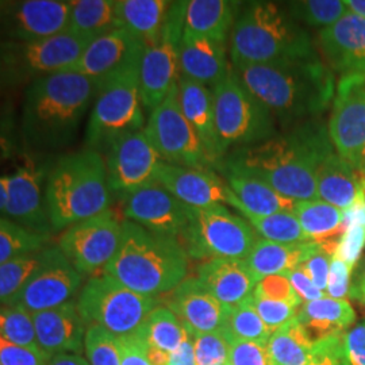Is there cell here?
<instances>
[{
    "mask_svg": "<svg viewBox=\"0 0 365 365\" xmlns=\"http://www.w3.org/2000/svg\"><path fill=\"white\" fill-rule=\"evenodd\" d=\"M148 357L152 365H168L170 361V353L164 352L150 345H148Z\"/></svg>",
    "mask_w": 365,
    "mask_h": 365,
    "instance_id": "be15d7a7",
    "label": "cell"
},
{
    "mask_svg": "<svg viewBox=\"0 0 365 365\" xmlns=\"http://www.w3.org/2000/svg\"><path fill=\"white\" fill-rule=\"evenodd\" d=\"M238 1L191 0L187 4L184 30L226 43L238 18Z\"/></svg>",
    "mask_w": 365,
    "mask_h": 365,
    "instance_id": "d6a6232c",
    "label": "cell"
},
{
    "mask_svg": "<svg viewBox=\"0 0 365 365\" xmlns=\"http://www.w3.org/2000/svg\"><path fill=\"white\" fill-rule=\"evenodd\" d=\"M84 352L91 365H120L117 337L102 327H87Z\"/></svg>",
    "mask_w": 365,
    "mask_h": 365,
    "instance_id": "f6af8a7d",
    "label": "cell"
},
{
    "mask_svg": "<svg viewBox=\"0 0 365 365\" xmlns=\"http://www.w3.org/2000/svg\"><path fill=\"white\" fill-rule=\"evenodd\" d=\"M230 364L232 365H274L268 352V345L259 342L230 339Z\"/></svg>",
    "mask_w": 365,
    "mask_h": 365,
    "instance_id": "681fc988",
    "label": "cell"
},
{
    "mask_svg": "<svg viewBox=\"0 0 365 365\" xmlns=\"http://www.w3.org/2000/svg\"><path fill=\"white\" fill-rule=\"evenodd\" d=\"M255 297L264 299L277 300L289 303L300 309L303 306V300L292 287L289 279L286 274H272L261 279L255 289Z\"/></svg>",
    "mask_w": 365,
    "mask_h": 365,
    "instance_id": "7dc6e473",
    "label": "cell"
},
{
    "mask_svg": "<svg viewBox=\"0 0 365 365\" xmlns=\"http://www.w3.org/2000/svg\"><path fill=\"white\" fill-rule=\"evenodd\" d=\"M144 129L163 161L188 168L212 170L203 145L182 113L178 84L149 114Z\"/></svg>",
    "mask_w": 365,
    "mask_h": 365,
    "instance_id": "4fadbf2b",
    "label": "cell"
},
{
    "mask_svg": "<svg viewBox=\"0 0 365 365\" xmlns=\"http://www.w3.org/2000/svg\"><path fill=\"white\" fill-rule=\"evenodd\" d=\"M252 297L230 309L226 329L237 339L268 345L269 339L272 337V333L262 322L260 315L253 304Z\"/></svg>",
    "mask_w": 365,
    "mask_h": 365,
    "instance_id": "7bdbcfd3",
    "label": "cell"
},
{
    "mask_svg": "<svg viewBox=\"0 0 365 365\" xmlns=\"http://www.w3.org/2000/svg\"><path fill=\"white\" fill-rule=\"evenodd\" d=\"M157 306L156 298L137 294L107 274L92 276L78 299L87 327H102L115 337L135 333Z\"/></svg>",
    "mask_w": 365,
    "mask_h": 365,
    "instance_id": "30bf717a",
    "label": "cell"
},
{
    "mask_svg": "<svg viewBox=\"0 0 365 365\" xmlns=\"http://www.w3.org/2000/svg\"><path fill=\"white\" fill-rule=\"evenodd\" d=\"M0 329L1 339L10 344L22 348L41 349L33 314L25 309L19 306H1Z\"/></svg>",
    "mask_w": 365,
    "mask_h": 365,
    "instance_id": "ee69618b",
    "label": "cell"
},
{
    "mask_svg": "<svg viewBox=\"0 0 365 365\" xmlns=\"http://www.w3.org/2000/svg\"><path fill=\"white\" fill-rule=\"evenodd\" d=\"M284 274L289 279L292 287L297 291L300 299L303 300L304 303L322 299V298L327 297L325 292H322L319 288L314 284L313 279L310 277V274H307V271L304 269L303 265H299L298 268H295V269H292V271H289V272Z\"/></svg>",
    "mask_w": 365,
    "mask_h": 365,
    "instance_id": "6f0895ef",
    "label": "cell"
},
{
    "mask_svg": "<svg viewBox=\"0 0 365 365\" xmlns=\"http://www.w3.org/2000/svg\"><path fill=\"white\" fill-rule=\"evenodd\" d=\"M48 365H91L86 359H83L78 354L71 353H60L52 356Z\"/></svg>",
    "mask_w": 365,
    "mask_h": 365,
    "instance_id": "94428289",
    "label": "cell"
},
{
    "mask_svg": "<svg viewBox=\"0 0 365 365\" xmlns=\"http://www.w3.org/2000/svg\"><path fill=\"white\" fill-rule=\"evenodd\" d=\"M238 78L282 126L319 117L336 96L334 72L319 58L235 68Z\"/></svg>",
    "mask_w": 365,
    "mask_h": 365,
    "instance_id": "7a4b0ae2",
    "label": "cell"
},
{
    "mask_svg": "<svg viewBox=\"0 0 365 365\" xmlns=\"http://www.w3.org/2000/svg\"><path fill=\"white\" fill-rule=\"evenodd\" d=\"M185 206L163 185L153 182L123 199V214L126 221L153 235L180 241L188 222Z\"/></svg>",
    "mask_w": 365,
    "mask_h": 365,
    "instance_id": "ffe728a7",
    "label": "cell"
},
{
    "mask_svg": "<svg viewBox=\"0 0 365 365\" xmlns=\"http://www.w3.org/2000/svg\"><path fill=\"white\" fill-rule=\"evenodd\" d=\"M178 86L184 115L196 131L211 167L220 168L225 160V153L222 152L215 128L212 90L182 75L179 78Z\"/></svg>",
    "mask_w": 365,
    "mask_h": 365,
    "instance_id": "484cf974",
    "label": "cell"
},
{
    "mask_svg": "<svg viewBox=\"0 0 365 365\" xmlns=\"http://www.w3.org/2000/svg\"><path fill=\"white\" fill-rule=\"evenodd\" d=\"M173 1L167 0H115L120 26L145 45L160 36Z\"/></svg>",
    "mask_w": 365,
    "mask_h": 365,
    "instance_id": "e575fe53",
    "label": "cell"
},
{
    "mask_svg": "<svg viewBox=\"0 0 365 365\" xmlns=\"http://www.w3.org/2000/svg\"><path fill=\"white\" fill-rule=\"evenodd\" d=\"M230 339L232 333L226 327L194 336L196 365L230 364Z\"/></svg>",
    "mask_w": 365,
    "mask_h": 365,
    "instance_id": "bcb514c9",
    "label": "cell"
},
{
    "mask_svg": "<svg viewBox=\"0 0 365 365\" xmlns=\"http://www.w3.org/2000/svg\"><path fill=\"white\" fill-rule=\"evenodd\" d=\"M288 13L300 25L327 29L349 13L345 0H300L287 3Z\"/></svg>",
    "mask_w": 365,
    "mask_h": 365,
    "instance_id": "b9f144b4",
    "label": "cell"
},
{
    "mask_svg": "<svg viewBox=\"0 0 365 365\" xmlns=\"http://www.w3.org/2000/svg\"><path fill=\"white\" fill-rule=\"evenodd\" d=\"M226 365H232V364H226Z\"/></svg>",
    "mask_w": 365,
    "mask_h": 365,
    "instance_id": "03108f58",
    "label": "cell"
},
{
    "mask_svg": "<svg viewBox=\"0 0 365 365\" xmlns=\"http://www.w3.org/2000/svg\"><path fill=\"white\" fill-rule=\"evenodd\" d=\"M188 1H173L160 36L145 45L140 71L144 110L150 114L180 78V43Z\"/></svg>",
    "mask_w": 365,
    "mask_h": 365,
    "instance_id": "7c38bea8",
    "label": "cell"
},
{
    "mask_svg": "<svg viewBox=\"0 0 365 365\" xmlns=\"http://www.w3.org/2000/svg\"><path fill=\"white\" fill-rule=\"evenodd\" d=\"M313 348V339L297 317L276 330L268 342L274 365H310Z\"/></svg>",
    "mask_w": 365,
    "mask_h": 365,
    "instance_id": "8d00e7d4",
    "label": "cell"
},
{
    "mask_svg": "<svg viewBox=\"0 0 365 365\" xmlns=\"http://www.w3.org/2000/svg\"><path fill=\"white\" fill-rule=\"evenodd\" d=\"M252 225L261 238L280 244L312 242L304 233L299 220L292 211L277 212L271 215H255L247 211L240 212Z\"/></svg>",
    "mask_w": 365,
    "mask_h": 365,
    "instance_id": "f35d334b",
    "label": "cell"
},
{
    "mask_svg": "<svg viewBox=\"0 0 365 365\" xmlns=\"http://www.w3.org/2000/svg\"><path fill=\"white\" fill-rule=\"evenodd\" d=\"M229 54L235 68L319 58L309 31L272 1H252L240 13Z\"/></svg>",
    "mask_w": 365,
    "mask_h": 365,
    "instance_id": "277c9868",
    "label": "cell"
},
{
    "mask_svg": "<svg viewBox=\"0 0 365 365\" xmlns=\"http://www.w3.org/2000/svg\"><path fill=\"white\" fill-rule=\"evenodd\" d=\"M144 49L143 41L131 36L125 29H118L92 41L78 63L68 72L101 81Z\"/></svg>",
    "mask_w": 365,
    "mask_h": 365,
    "instance_id": "4316f807",
    "label": "cell"
},
{
    "mask_svg": "<svg viewBox=\"0 0 365 365\" xmlns=\"http://www.w3.org/2000/svg\"><path fill=\"white\" fill-rule=\"evenodd\" d=\"M297 318L315 342L329 336L346 333L356 322V313L349 300L325 297L303 303Z\"/></svg>",
    "mask_w": 365,
    "mask_h": 365,
    "instance_id": "836d02e7",
    "label": "cell"
},
{
    "mask_svg": "<svg viewBox=\"0 0 365 365\" xmlns=\"http://www.w3.org/2000/svg\"><path fill=\"white\" fill-rule=\"evenodd\" d=\"M333 146L327 125L310 119L289 134L235 149L222 164L247 172L295 202L315 200L317 168Z\"/></svg>",
    "mask_w": 365,
    "mask_h": 365,
    "instance_id": "6da1fadb",
    "label": "cell"
},
{
    "mask_svg": "<svg viewBox=\"0 0 365 365\" xmlns=\"http://www.w3.org/2000/svg\"><path fill=\"white\" fill-rule=\"evenodd\" d=\"M233 71L227 58L226 43L184 30L180 43V75L214 90Z\"/></svg>",
    "mask_w": 365,
    "mask_h": 365,
    "instance_id": "d4e9b609",
    "label": "cell"
},
{
    "mask_svg": "<svg viewBox=\"0 0 365 365\" xmlns=\"http://www.w3.org/2000/svg\"><path fill=\"white\" fill-rule=\"evenodd\" d=\"M157 182L191 207H211L215 205L233 206L235 195L227 182H222L212 170L188 168L161 161Z\"/></svg>",
    "mask_w": 365,
    "mask_h": 365,
    "instance_id": "44dd1931",
    "label": "cell"
},
{
    "mask_svg": "<svg viewBox=\"0 0 365 365\" xmlns=\"http://www.w3.org/2000/svg\"><path fill=\"white\" fill-rule=\"evenodd\" d=\"M188 259L179 240L153 235L134 222L123 221L119 248L105 274L137 294L157 298L187 279Z\"/></svg>",
    "mask_w": 365,
    "mask_h": 365,
    "instance_id": "5b68a950",
    "label": "cell"
},
{
    "mask_svg": "<svg viewBox=\"0 0 365 365\" xmlns=\"http://www.w3.org/2000/svg\"><path fill=\"white\" fill-rule=\"evenodd\" d=\"M196 279L215 299L229 309L250 298L259 283L245 260L238 259L205 261L196 269Z\"/></svg>",
    "mask_w": 365,
    "mask_h": 365,
    "instance_id": "83f0119b",
    "label": "cell"
},
{
    "mask_svg": "<svg viewBox=\"0 0 365 365\" xmlns=\"http://www.w3.org/2000/svg\"><path fill=\"white\" fill-rule=\"evenodd\" d=\"M45 250L25 255L0 264V299L1 306L9 304L14 297L26 286L38 271L45 259Z\"/></svg>",
    "mask_w": 365,
    "mask_h": 365,
    "instance_id": "60d3db41",
    "label": "cell"
},
{
    "mask_svg": "<svg viewBox=\"0 0 365 365\" xmlns=\"http://www.w3.org/2000/svg\"><path fill=\"white\" fill-rule=\"evenodd\" d=\"M167 306L194 336L225 329L230 309L215 299L196 277H188L168 292Z\"/></svg>",
    "mask_w": 365,
    "mask_h": 365,
    "instance_id": "7402d4cb",
    "label": "cell"
},
{
    "mask_svg": "<svg viewBox=\"0 0 365 365\" xmlns=\"http://www.w3.org/2000/svg\"><path fill=\"white\" fill-rule=\"evenodd\" d=\"M327 129L339 156L365 179V73L339 78Z\"/></svg>",
    "mask_w": 365,
    "mask_h": 365,
    "instance_id": "5bb4252c",
    "label": "cell"
},
{
    "mask_svg": "<svg viewBox=\"0 0 365 365\" xmlns=\"http://www.w3.org/2000/svg\"><path fill=\"white\" fill-rule=\"evenodd\" d=\"M52 235H38L15 222L1 217L0 220V264L16 257L43 250Z\"/></svg>",
    "mask_w": 365,
    "mask_h": 365,
    "instance_id": "ab89813d",
    "label": "cell"
},
{
    "mask_svg": "<svg viewBox=\"0 0 365 365\" xmlns=\"http://www.w3.org/2000/svg\"><path fill=\"white\" fill-rule=\"evenodd\" d=\"M351 297L361 300L365 304V257L364 260L360 262V267L357 269L354 283L351 287Z\"/></svg>",
    "mask_w": 365,
    "mask_h": 365,
    "instance_id": "91938a15",
    "label": "cell"
},
{
    "mask_svg": "<svg viewBox=\"0 0 365 365\" xmlns=\"http://www.w3.org/2000/svg\"><path fill=\"white\" fill-rule=\"evenodd\" d=\"M252 298L262 322L269 329L272 334L276 330L288 324L291 319H294L299 312L298 307L284 302L264 299V298H257L255 295Z\"/></svg>",
    "mask_w": 365,
    "mask_h": 365,
    "instance_id": "c3c4849f",
    "label": "cell"
},
{
    "mask_svg": "<svg viewBox=\"0 0 365 365\" xmlns=\"http://www.w3.org/2000/svg\"><path fill=\"white\" fill-rule=\"evenodd\" d=\"M319 249L315 242L280 244L259 238L245 262L257 282L267 276L284 274L309 260Z\"/></svg>",
    "mask_w": 365,
    "mask_h": 365,
    "instance_id": "4dcf8cb0",
    "label": "cell"
},
{
    "mask_svg": "<svg viewBox=\"0 0 365 365\" xmlns=\"http://www.w3.org/2000/svg\"><path fill=\"white\" fill-rule=\"evenodd\" d=\"M51 356L42 349L22 348L0 339V363L1 365H48Z\"/></svg>",
    "mask_w": 365,
    "mask_h": 365,
    "instance_id": "f907efd6",
    "label": "cell"
},
{
    "mask_svg": "<svg viewBox=\"0 0 365 365\" xmlns=\"http://www.w3.org/2000/svg\"><path fill=\"white\" fill-rule=\"evenodd\" d=\"M307 237L327 253L336 256L345 232V211L321 199L300 200L292 210Z\"/></svg>",
    "mask_w": 365,
    "mask_h": 365,
    "instance_id": "1f68e13d",
    "label": "cell"
},
{
    "mask_svg": "<svg viewBox=\"0 0 365 365\" xmlns=\"http://www.w3.org/2000/svg\"><path fill=\"white\" fill-rule=\"evenodd\" d=\"M111 192L106 161L96 150L61 156L46 182V205L54 232L93 218L108 210Z\"/></svg>",
    "mask_w": 365,
    "mask_h": 365,
    "instance_id": "8992f818",
    "label": "cell"
},
{
    "mask_svg": "<svg viewBox=\"0 0 365 365\" xmlns=\"http://www.w3.org/2000/svg\"><path fill=\"white\" fill-rule=\"evenodd\" d=\"M137 331L148 345L167 353L175 352L187 336V329L179 317L168 306L161 304L150 312Z\"/></svg>",
    "mask_w": 365,
    "mask_h": 365,
    "instance_id": "74e56055",
    "label": "cell"
},
{
    "mask_svg": "<svg viewBox=\"0 0 365 365\" xmlns=\"http://www.w3.org/2000/svg\"><path fill=\"white\" fill-rule=\"evenodd\" d=\"M91 41L66 30L51 38L33 42L1 43V80L7 84L34 81L68 72L88 48Z\"/></svg>",
    "mask_w": 365,
    "mask_h": 365,
    "instance_id": "8fae6325",
    "label": "cell"
},
{
    "mask_svg": "<svg viewBox=\"0 0 365 365\" xmlns=\"http://www.w3.org/2000/svg\"><path fill=\"white\" fill-rule=\"evenodd\" d=\"M352 267L334 256L330 264V274L327 282V297L333 299L346 300L351 295V274Z\"/></svg>",
    "mask_w": 365,
    "mask_h": 365,
    "instance_id": "816d5d0a",
    "label": "cell"
},
{
    "mask_svg": "<svg viewBox=\"0 0 365 365\" xmlns=\"http://www.w3.org/2000/svg\"><path fill=\"white\" fill-rule=\"evenodd\" d=\"M318 42L327 66L342 76L365 73V19L352 13L319 30Z\"/></svg>",
    "mask_w": 365,
    "mask_h": 365,
    "instance_id": "603a6c76",
    "label": "cell"
},
{
    "mask_svg": "<svg viewBox=\"0 0 365 365\" xmlns=\"http://www.w3.org/2000/svg\"><path fill=\"white\" fill-rule=\"evenodd\" d=\"M51 170L27 161L14 175L10 182V202L1 217L26 227L38 235H52L53 229L48 205L46 182Z\"/></svg>",
    "mask_w": 365,
    "mask_h": 365,
    "instance_id": "d6986e66",
    "label": "cell"
},
{
    "mask_svg": "<svg viewBox=\"0 0 365 365\" xmlns=\"http://www.w3.org/2000/svg\"><path fill=\"white\" fill-rule=\"evenodd\" d=\"M226 182L235 195L233 209L238 212L247 211L255 215H271L287 212L295 207V200L279 194L271 185L261 182L244 170L222 164Z\"/></svg>",
    "mask_w": 365,
    "mask_h": 365,
    "instance_id": "f546056e",
    "label": "cell"
},
{
    "mask_svg": "<svg viewBox=\"0 0 365 365\" xmlns=\"http://www.w3.org/2000/svg\"><path fill=\"white\" fill-rule=\"evenodd\" d=\"M10 182H11V175H4L0 179V210L1 214L6 211L9 202H10Z\"/></svg>",
    "mask_w": 365,
    "mask_h": 365,
    "instance_id": "6125c7cd",
    "label": "cell"
},
{
    "mask_svg": "<svg viewBox=\"0 0 365 365\" xmlns=\"http://www.w3.org/2000/svg\"><path fill=\"white\" fill-rule=\"evenodd\" d=\"M348 11L365 19V0H345Z\"/></svg>",
    "mask_w": 365,
    "mask_h": 365,
    "instance_id": "e7e4bbea",
    "label": "cell"
},
{
    "mask_svg": "<svg viewBox=\"0 0 365 365\" xmlns=\"http://www.w3.org/2000/svg\"><path fill=\"white\" fill-rule=\"evenodd\" d=\"M317 190L321 200L348 211L365 199V180L344 161L334 146L329 149L317 168Z\"/></svg>",
    "mask_w": 365,
    "mask_h": 365,
    "instance_id": "f1b7e54d",
    "label": "cell"
},
{
    "mask_svg": "<svg viewBox=\"0 0 365 365\" xmlns=\"http://www.w3.org/2000/svg\"><path fill=\"white\" fill-rule=\"evenodd\" d=\"M123 222L107 210L105 212L68 227L58 241V248L78 274H95L106 269L115 256Z\"/></svg>",
    "mask_w": 365,
    "mask_h": 365,
    "instance_id": "2e32d148",
    "label": "cell"
},
{
    "mask_svg": "<svg viewBox=\"0 0 365 365\" xmlns=\"http://www.w3.org/2000/svg\"><path fill=\"white\" fill-rule=\"evenodd\" d=\"M120 365H152L148 357V344L138 331L117 337Z\"/></svg>",
    "mask_w": 365,
    "mask_h": 365,
    "instance_id": "db71d44e",
    "label": "cell"
},
{
    "mask_svg": "<svg viewBox=\"0 0 365 365\" xmlns=\"http://www.w3.org/2000/svg\"><path fill=\"white\" fill-rule=\"evenodd\" d=\"M215 128L222 152L260 144L277 135L272 113L244 86L237 72L214 90Z\"/></svg>",
    "mask_w": 365,
    "mask_h": 365,
    "instance_id": "9c48e42d",
    "label": "cell"
},
{
    "mask_svg": "<svg viewBox=\"0 0 365 365\" xmlns=\"http://www.w3.org/2000/svg\"><path fill=\"white\" fill-rule=\"evenodd\" d=\"M83 274L68 260L58 247L45 250V259L36 274L6 306H19L39 313L72 300L81 286Z\"/></svg>",
    "mask_w": 365,
    "mask_h": 365,
    "instance_id": "e0dca14e",
    "label": "cell"
},
{
    "mask_svg": "<svg viewBox=\"0 0 365 365\" xmlns=\"http://www.w3.org/2000/svg\"><path fill=\"white\" fill-rule=\"evenodd\" d=\"M187 227L180 238L190 259L245 260L259 237L245 218L223 205L211 207L185 206Z\"/></svg>",
    "mask_w": 365,
    "mask_h": 365,
    "instance_id": "ba28073f",
    "label": "cell"
},
{
    "mask_svg": "<svg viewBox=\"0 0 365 365\" xmlns=\"http://www.w3.org/2000/svg\"><path fill=\"white\" fill-rule=\"evenodd\" d=\"M33 314L39 348L51 357L60 353L78 354L84 351L87 325L80 315L78 302Z\"/></svg>",
    "mask_w": 365,
    "mask_h": 365,
    "instance_id": "cb8c5ba5",
    "label": "cell"
},
{
    "mask_svg": "<svg viewBox=\"0 0 365 365\" xmlns=\"http://www.w3.org/2000/svg\"><path fill=\"white\" fill-rule=\"evenodd\" d=\"M344 334L329 336L314 342L313 360L310 365H345Z\"/></svg>",
    "mask_w": 365,
    "mask_h": 365,
    "instance_id": "f5cc1de1",
    "label": "cell"
},
{
    "mask_svg": "<svg viewBox=\"0 0 365 365\" xmlns=\"http://www.w3.org/2000/svg\"><path fill=\"white\" fill-rule=\"evenodd\" d=\"M333 257H334L333 255L327 253V250L319 247L309 260L302 264L307 271V274H310V277L313 279L314 284L325 294H327V282H329V274H330V264Z\"/></svg>",
    "mask_w": 365,
    "mask_h": 365,
    "instance_id": "9f6ffc18",
    "label": "cell"
},
{
    "mask_svg": "<svg viewBox=\"0 0 365 365\" xmlns=\"http://www.w3.org/2000/svg\"><path fill=\"white\" fill-rule=\"evenodd\" d=\"M168 365H196L195 341L194 334L188 329L182 345L175 352L170 353Z\"/></svg>",
    "mask_w": 365,
    "mask_h": 365,
    "instance_id": "680465c9",
    "label": "cell"
},
{
    "mask_svg": "<svg viewBox=\"0 0 365 365\" xmlns=\"http://www.w3.org/2000/svg\"><path fill=\"white\" fill-rule=\"evenodd\" d=\"M99 81L61 72L29 84L22 106V135L38 150H58L72 144L96 96Z\"/></svg>",
    "mask_w": 365,
    "mask_h": 365,
    "instance_id": "3957f363",
    "label": "cell"
},
{
    "mask_svg": "<svg viewBox=\"0 0 365 365\" xmlns=\"http://www.w3.org/2000/svg\"><path fill=\"white\" fill-rule=\"evenodd\" d=\"M72 1L25 0L3 3V31L11 42L51 38L68 30Z\"/></svg>",
    "mask_w": 365,
    "mask_h": 365,
    "instance_id": "ac0fdd59",
    "label": "cell"
},
{
    "mask_svg": "<svg viewBox=\"0 0 365 365\" xmlns=\"http://www.w3.org/2000/svg\"><path fill=\"white\" fill-rule=\"evenodd\" d=\"M68 30L80 38L95 41L122 29L115 11V0H71Z\"/></svg>",
    "mask_w": 365,
    "mask_h": 365,
    "instance_id": "d590c367",
    "label": "cell"
},
{
    "mask_svg": "<svg viewBox=\"0 0 365 365\" xmlns=\"http://www.w3.org/2000/svg\"><path fill=\"white\" fill-rule=\"evenodd\" d=\"M345 365H365V321L344 334Z\"/></svg>",
    "mask_w": 365,
    "mask_h": 365,
    "instance_id": "11a10c76",
    "label": "cell"
},
{
    "mask_svg": "<svg viewBox=\"0 0 365 365\" xmlns=\"http://www.w3.org/2000/svg\"><path fill=\"white\" fill-rule=\"evenodd\" d=\"M143 52L99 81L91 114L87 122L86 149L106 150L118 137L143 130L144 106L140 91V71Z\"/></svg>",
    "mask_w": 365,
    "mask_h": 365,
    "instance_id": "52a82bcc",
    "label": "cell"
},
{
    "mask_svg": "<svg viewBox=\"0 0 365 365\" xmlns=\"http://www.w3.org/2000/svg\"><path fill=\"white\" fill-rule=\"evenodd\" d=\"M110 192L120 199L157 182L161 157L143 130L123 134L106 149Z\"/></svg>",
    "mask_w": 365,
    "mask_h": 365,
    "instance_id": "9a60e30c",
    "label": "cell"
}]
</instances>
